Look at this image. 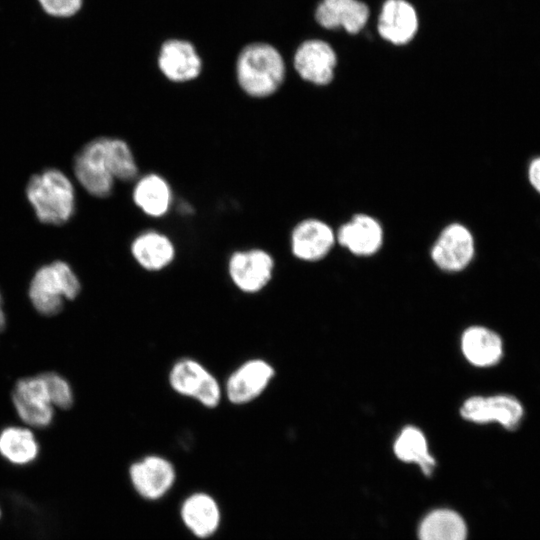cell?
Listing matches in <instances>:
<instances>
[{"label": "cell", "mask_w": 540, "mask_h": 540, "mask_svg": "<svg viewBox=\"0 0 540 540\" xmlns=\"http://www.w3.org/2000/svg\"><path fill=\"white\" fill-rule=\"evenodd\" d=\"M286 76L280 51L266 42L245 45L235 61V79L240 90L250 98L264 99L275 94Z\"/></svg>", "instance_id": "1"}, {"label": "cell", "mask_w": 540, "mask_h": 540, "mask_svg": "<svg viewBox=\"0 0 540 540\" xmlns=\"http://www.w3.org/2000/svg\"><path fill=\"white\" fill-rule=\"evenodd\" d=\"M26 196L39 221L61 225L75 211V190L70 179L58 169L35 174L26 186Z\"/></svg>", "instance_id": "2"}, {"label": "cell", "mask_w": 540, "mask_h": 540, "mask_svg": "<svg viewBox=\"0 0 540 540\" xmlns=\"http://www.w3.org/2000/svg\"><path fill=\"white\" fill-rule=\"evenodd\" d=\"M81 284L72 268L63 261H54L37 270L29 288L35 309L46 316L59 313L65 300L74 299Z\"/></svg>", "instance_id": "3"}, {"label": "cell", "mask_w": 540, "mask_h": 540, "mask_svg": "<svg viewBox=\"0 0 540 540\" xmlns=\"http://www.w3.org/2000/svg\"><path fill=\"white\" fill-rule=\"evenodd\" d=\"M168 384L178 395L193 399L207 409L217 408L224 396L216 376L200 361L183 357L171 366Z\"/></svg>", "instance_id": "4"}, {"label": "cell", "mask_w": 540, "mask_h": 540, "mask_svg": "<svg viewBox=\"0 0 540 540\" xmlns=\"http://www.w3.org/2000/svg\"><path fill=\"white\" fill-rule=\"evenodd\" d=\"M107 139L108 136H101L88 141L73 160L77 181L97 198L110 196L116 183Z\"/></svg>", "instance_id": "5"}, {"label": "cell", "mask_w": 540, "mask_h": 540, "mask_svg": "<svg viewBox=\"0 0 540 540\" xmlns=\"http://www.w3.org/2000/svg\"><path fill=\"white\" fill-rule=\"evenodd\" d=\"M274 269L273 256L257 247L236 250L227 261V272L232 284L246 294L264 290L272 280Z\"/></svg>", "instance_id": "6"}, {"label": "cell", "mask_w": 540, "mask_h": 540, "mask_svg": "<svg viewBox=\"0 0 540 540\" xmlns=\"http://www.w3.org/2000/svg\"><path fill=\"white\" fill-rule=\"evenodd\" d=\"M273 365L262 358H251L238 365L227 377L224 396L233 405H246L260 397L275 376Z\"/></svg>", "instance_id": "7"}, {"label": "cell", "mask_w": 540, "mask_h": 540, "mask_svg": "<svg viewBox=\"0 0 540 540\" xmlns=\"http://www.w3.org/2000/svg\"><path fill=\"white\" fill-rule=\"evenodd\" d=\"M433 263L442 271L456 273L473 260L475 241L472 232L461 223L447 225L431 249Z\"/></svg>", "instance_id": "8"}, {"label": "cell", "mask_w": 540, "mask_h": 540, "mask_svg": "<svg viewBox=\"0 0 540 540\" xmlns=\"http://www.w3.org/2000/svg\"><path fill=\"white\" fill-rule=\"evenodd\" d=\"M157 66L168 81L184 84L194 81L201 75L203 61L192 42L171 38L161 44Z\"/></svg>", "instance_id": "9"}, {"label": "cell", "mask_w": 540, "mask_h": 540, "mask_svg": "<svg viewBox=\"0 0 540 540\" xmlns=\"http://www.w3.org/2000/svg\"><path fill=\"white\" fill-rule=\"evenodd\" d=\"M463 419L477 423L487 424L497 422L508 429H514L523 416L520 402L512 396H471L460 407Z\"/></svg>", "instance_id": "10"}, {"label": "cell", "mask_w": 540, "mask_h": 540, "mask_svg": "<svg viewBox=\"0 0 540 540\" xmlns=\"http://www.w3.org/2000/svg\"><path fill=\"white\" fill-rule=\"evenodd\" d=\"M13 404L19 417L36 428L47 427L53 420V405L42 375L20 379L13 390Z\"/></svg>", "instance_id": "11"}, {"label": "cell", "mask_w": 540, "mask_h": 540, "mask_svg": "<svg viewBox=\"0 0 540 540\" xmlns=\"http://www.w3.org/2000/svg\"><path fill=\"white\" fill-rule=\"evenodd\" d=\"M129 477L133 488L142 498L157 500L171 489L176 472L168 459L148 455L130 465Z\"/></svg>", "instance_id": "12"}, {"label": "cell", "mask_w": 540, "mask_h": 540, "mask_svg": "<svg viewBox=\"0 0 540 540\" xmlns=\"http://www.w3.org/2000/svg\"><path fill=\"white\" fill-rule=\"evenodd\" d=\"M337 55L333 47L321 39L302 42L293 56V66L305 81L315 85H327L334 77Z\"/></svg>", "instance_id": "13"}, {"label": "cell", "mask_w": 540, "mask_h": 540, "mask_svg": "<svg viewBox=\"0 0 540 540\" xmlns=\"http://www.w3.org/2000/svg\"><path fill=\"white\" fill-rule=\"evenodd\" d=\"M419 28L415 7L407 0H386L380 9L377 31L382 39L405 45L413 40Z\"/></svg>", "instance_id": "14"}, {"label": "cell", "mask_w": 540, "mask_h": 540, "mask_svg": "<svg viewBox=\"0 0 540 540\" xmlns=\"http://www.w3.org/2000/svg\"><path fill=\"white\" fill-rule=\"evenodd\" d=\"M336 234L325 222L309 218L297 223L290 235V248L295 258L302 261L323 259L332 249Z\"/></svg>", "instance_id": "15"}, {"label": "cell", "mask_w": 540, "mask_h": 540, "mask_svg": "<svg viewBox=\"0 0 540 540\" xmlns=\"http://www.w3.org/2000/svg\"><path fill=\"white\" fill-rule=\"evenodd\" d=\"M129 250L137 265L149 272L162 271L169 267L176 257L173 240L156 229L138 233L130 242Z\"/></svg>", "instance_id": "16"}, {"label": "cell", "mask_w": 540, "mask_h": 540, "mask_svg": "<svg viewBox=\"0 0 540 540\" xmlns=\"http://www.w3.org/2000/svg\"><path fill=\"white\" fill-rule=\"evenodd\" d=\"M132 200L147 217H165L174 204V194L169 181L159 173L148 172L133 181Z\"/></svg>", "instance_id": "17"}, {"label": "cell", "mask_w": 540, "mask_h": 540, "mask_svg": "<svg viewBox=\"0 0 540 540\" xmlns=\"http://www.w3.org/2000/svg\"><path fill=\"white\" fill-rule=\"evenodd\" d=\"M369 16L368 5L360 0H321L315 9V20L321 27L343 28L349 34L359 33Z\"/></svg>", "instance_id": "18"}, {"label": "cell", "mask_w": 540, "mask_h": 540, "mask_svg": "<svg viewBox=\"0 0 540 540\" xmlns=\"http://www.w3.org/2000/svg\"><path fill=\"white\" fill-rule=\"evenodd\" d=\"M383 229L372 216L357 214L336 233V241L354 255L367 257L379 251L383 244Z\"/></svg>", "instance_id": "19"}, {"label": "cell", "mask_w": 540, "mask_h": 540, "mask_svg": "<svg viewBox=\"0 0 540 540\" xmlns=\"http://www.w3.org/2000/svg\"><path fill=\"white\" fill-rule=\"evenodd\" d=\"M180 516L186 528L201 539L212 536L220 524V510L216 501L203 492L191 494L184 500Z\"/></svg>", "instance_id": "20"}, {"label": "cell", "mask_w": 540, "mask_h": 540, "mask_svg": "<svg viewBox=\"0 0 540 540\" xmlns=\"http://www.w3.org/2000/svg\"><path fill=\"white\" fill-rule=\"evenodd\" d=\"M460 348L473 366L489 367L498 363L503 354L501 338L483 326H471L461 335Z\"/></svg>", "instance_id": "21"}, {"label": "cell", "mask_w": 540, "mask_h": 540, "mask_svg": "<svg viewBox=\"0 0 540 540\" xmlns=\"http://www.w3.org/2000/svg\"><path fill=\"white\" fill-rule=\"evenodd\" d=\"M39 454L34 434L27 428L7 427L0 432V455L9 463L24 466Z\"/></svg>", "instance_id": "22"}, {"label": "cell", "mask_w": 540, "mask_h": 540, "mask_svg": "<svg viewBox=\"0 0 540 540\" xmlns=\"http://www.w3.org/2000/svg\"><path fill=\"white\" fill-rule=\"evenodd\" d=\"M464 520L451 510H436L428 514L419 528L420 540H466Z\"/></svg>", "instance_id": "23"}, {"label": "cell", "mask_w": 540, "mask_h": 540, "mask_svg": "<svg viewBox=\"0 0 540 540\" xmlns=\"http://www.w3.org/2000/svg\"><path fill=\"white\" fill-rule=\"evenodd\" d=\"M394 453L402 461L416 463L429 475L435 465L424 433L415 426L404 427L394 442Z\"/></svg>", "instance_id": "24"}, {"label": "cell", "mask_w": 540, "mask_h": 540, "mask_svg": "<svg viewBox=\"0 0 540 540\" xmlns=\"http://www.w3.org/2000/svg\"><path fill=\"white\" fill-rule=\"evenodd\" d=\"M41 375L46 383L52 405L61 409L70 408L73 404V393L67 380L54 372Z\"/></svg>", "instance_id": "25"}, {"label": "cell", "mask_w": 540, "mask_h": 540, "mask_svg": "<svg viewBox=\"0 0 540 540\" xmlns=\"http://www.w3.org/2000/svg\"><path fill=\"white\" fill-rule=\"evenodd\" d=\"M43 9L58 17H68L75 14L82 5V0H39Z\"/></svg>", "instance_id": "26"}, {"label": "cell", "mask_w": 540, "mask_h": 540, "mask_svg": "<svg viewBox=\"0 0 540 540\" xmlns=\"http://www.w3.org/2000/svg\"><path fill=\"white\" fill-rule=\"evenodd\" d=\"M526 175L530 187L540 195V155L533 157L529 161Z\"/></svg>", "instance_id": "27"}, {"label": "cell", "mask_w": 540, "mask_h": 540, "mask_svg": "<svg viewBox=\"0 0 540 540\" xmlns=\"http://www.w3.org/2000/svg\"><path fill=\"white\" fill-rule=\"evenodd\" d=\"M5 323H6L5 314L2 309V297L0 294V332L4 329Z\"/></svg>", "instance_id": "28"}, {"label": "cell", "mask_w": 540, "mask_h": 540, "mask_svg": "<svg viewBox=\"0 0 540 540\" xmlns=\"http://www.w3.org/2000/svg\"><path fill=\"white\" fill-rule=\"evenodd\" d=\"M0 516H1V510H0Z\"/></svg>", "instance_id": "29"}]
</instances>
